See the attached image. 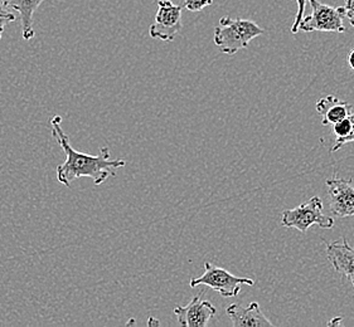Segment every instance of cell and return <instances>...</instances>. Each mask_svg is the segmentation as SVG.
<instances>
[{"mask_svg":"<svg viewBox=\"0 0 354 327\" xmlns=\"http://www.w3.org/2000/svg\"><path fill=\"white\" fill-rule=\"evenodd\" d=\"M61 122L62 119L58 115L50 121L52 136L56 139L66 155V161L57 166V179L61 184L70 188L73 180L86 177L93 179L95 185L99 186L105 183L107 178L116 175L115 169H120L127 165L125 160H111L110 149L107 146L101 148L99 155H90L73 149L70 143V137L66 135Z\"/></svg>","mask_w":354,"mask_h":327,"instance_id":"6da1fadb","label":"cell"},{"mask_svg":"<svg viewBox=\"0 0 354 327\" xmlns=\"http://www.w3.org/2000/svg\"><path fill=\"white\" fill-rule=\"evenodd\" d=\"M263 32L255 21L223 17L214 28L213 41L222 53L234 56L239 50L248 48L251 41L262 36Z\"/></svg>","mask_w":354,"mask_h":327,"instance_id":"7a4b0ae2","label":"cell"},{"mask_svg":"<svg viewBox=\"0 0 354 327\" xmlns=\"http://www.w3.org/2000/svg\"><path fill=\"white\" fill-rule=\"evenodd\" d=\"M281 224L283 227L295 228L305 233L314 224L322 229H332L334 219L324 214L322 199L319 197H313L298 208L285 210L281 215Z\"/></svg>","mask_w":354,"mask_h":327,"instance_id":"3957f363","label":"cell"},{"mask_svg":"<svg viewBox=\"0 0 354 327\" xmlns=\"http://www.w3.org/2000/svg\"><path fill=\"white\" fill-rule=\"evenodd\" d=\"M254 279L248 277H237L231 275L225 268L217 267L214 264L205 262V273L201 277H196L191 279L189 286L192 288L198 286H207L214 291L218 292L222 297H236L240 291L242 286H254Z\"/></svg>","mask_w":354,"mask_h":327,"instance_id":"277c9868","label":"cell"},{"mask_svg":"<svg viewBox=\"0 0 354 327\" xmlns=\"http://www.w3.org/2000/svg\"><path fill=\"white\" fill-rule=\"evenodd\" d=\"M312 6V14L304 17L299 26L303 32H335L344 33L342 7L333 8L320 3L319 0H309Z\"/></svg>","mask_w":354,"mask_h":327,"instance_id":"5b68a950","label":"cell"},{"mask_svg":"<svg viewBox=\"0 0 354 327\" xmlns=\"http://www.w3.org/2000/svg\"><path fill=\"white\" fill-rule=\"evenodd\" d=\"M158 10L156 19L150 26L149 34L154 39L173 42L182 24V7L176 6L171 0H156Z\"/></svg>","mask_w":354,"mask_h":327,"instance_id":"8992f818","label":"cell"},{"mask_svg":"<svg viewBox=\"0 0 354 327\" xmlns=\"http://www.w3.org/2000/svg\"><path fill=\"white\" fill-rule=\"evenodd\" d=\"M330 212L339 218L354 215V186L352 179L334 177L326 180Z\"/></svg>","mask_w":354,"mask_h":327,"instance_id":"52a82bcc","label":"cell"},{"mask_svg":"<svg viewBox=\"0 0 354 327\" xmlns=\"http://www.w3.org/2000/svg\"><path fill=\"white\" fill-rule=\"evenodd\" d=\"M216 313V307L201 299V295L194 296L187 306L174 307V315L183 327H205Z\"/></svg>","mask_w":354,"mask_h":327,"instance_id":"ba28073f","label":"cell"},{"mask_svg":"<svg viewBox=\"0 0 354 327\" xmlns=\"http://www.w3.org/2000/svg\"><path fill=\"white\" fill-rule=\"evenodd\" d=\"M326 257L335 272L348 278L354 288V248L347 239L326 244Z\"/></svg>","mask_w":354,"mask_h":327,"instance_id":"9c48e42d","label":"cell"},{"mask_svg":"<svg viewBox=\"0 0 354 327\" xmlns=\"http://www.w3.org/2000/svg\"><path fill=\"white\" fill-rule=\"evenodd\" d=\"M226 313L232 320L234 327L272 326L268 317L262 313L257 302H251L248 307L232 304L231 306L227 307Z\"/></svg>","mask_w":354,"mask_h":327,"instance_id":"30bf717a","label":"cell"},{"mask_svg":"<svg viewBox=\"0 0 354 327\" xmlns=\"http://www.w3.org/2000/svg\"><path fill=\"white\" fill-rule=\"evenodd\" d=\"M317 111L322 116V123L334 125L351 115V106L333 95L323 97L317 102Z\"/></svg>","mask_w":354,"mask_h":327,"instance_id":"8fae6325","label":"cell"},{"mask_svg":"<svg viewBox=\"0 0 354 327\" xmlns=\"http://www.w3.org/2000/svg\"><path fill=\"white\" fill-rule=\"evenodd\" d=\"M44 0H7L8 7L21 15V34L26 41L32 39L36 32L33 28V17Z\"/></svg>","mask_w":354,"mask_h":327,"instance_id":"7c38bea8","label":"cell"},{"mask_svg":"<svg viewBox=\"0 0 354 327\" xmlns=\"http://www.w3.org/2000/svg\"><path fill=\"white\" fill-rule=\"evenodd\" d=\"M15 21V15L9 10L7 0H0V39L4 33L6 26Z\"/></svg>","mask_w":354,"mask_h":327,"instance_id":"4fadbf2b","label":"cell"},{"mask_svg":"<svg viewBox=\"0 0 354 327\" xmlns=\"http://www.w3.org/2000/svg\"><path fill=\"white\" fill-rule=\"evenodd\" d=\"M297 4H298V12L295 15V19L292 21V26H291V33L292 34H297L299 32V26L304 18L305 6H306V0H297Z\"/></svg>","mask_w":354,"mask_h":327,"instance_id":"5bb4252c","label":"cell"},{"mask_svg":"<svg viewBox=\"0 0 354 327\" xmlns=\"http://www.w3.org/2000/svg\"><path fill=\"white\" fill-rule=\"evenodd\" d=\"M213 0H185V8L189 12H201L212 6Z\"/></svg>","mask_w":354,"mask_h":327,"instance_id":"9a60e30c","label":"cell"},{"mask_svg":"<svg viewBox=\"0 0 354 327\" xmlns=\"http://www.w3.org/2000/svg\"><path fill=\"white\" fill-rule=\"evenodd\" d=\"M343 17L347 18L349 24L354 27V0H346V4L342 7Z\"/></svg>","mask_w":354,"mask_h":327,"instance_id":"2e32d148","label":"cell"},{"mask_svg":"<svg viewBox=\"0 0 354 327\" xmlns=\"http://www.w3.org/2000/svg\"><path fill=\"white\" fill-rule=\"evenodd\" d=\"M349 119H351V123H352V128H351V132H349V135L344 139V140H342L339 143H338V148H335V151H338V150L342 149L344 145H347L349 143H354V112H351L349 115Z\"/></svg>","mask_w":354,"mask_h":327,"instance_id":"e0dca14e","label":"cell"},{"mask_svg":"<svg viewBox=\"0 0 354 327\" xmlns=\"http://www.w3.org/2000/svg\"><path fill=\"white\" fill-rule=\"evenodd\" d=\"M348 63H349V67L354 71V50H351V53L348 56Z\"/></svg>","mask_w":354,"mask_h":327,"instance_id":"ac0fdd59","label":"cell"},{"mask_svg":"<svg viewBox=\"0 0 354 327\" xmlns=\"http://www.w3.org/2000/svg\"><path fill=\"white\" fill-rule=\"evenodd\" d=\"M328 325H329V326H332V325H333V326H335V325H342V317H340V316L334 317L333 320L328 322Z\"/></svg>","mask_w":354,"mask_h":327,"instance_id":"d6986e66","label":"cell"}]
</instances>
